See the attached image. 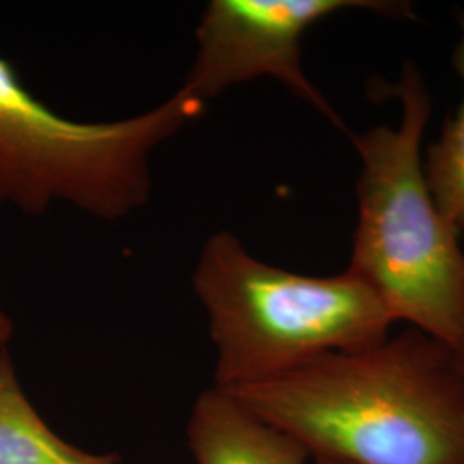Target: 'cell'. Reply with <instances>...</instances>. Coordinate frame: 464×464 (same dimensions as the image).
Masks as SVG:
<instances>
[{"instance_id":"cell-3","label":"cell","mask_w":464,"mask_h":464,"mask_svg":"<svg viewBox=\"0 0 464 464\" xmlns=\"http://www.w3.org/2000/svg\"><path fill=\"white\" fill-rule=\"evenodd\" d=\"M193 289L216 348V387L268 381L329 353L385 341L396 324L358 274L316 277L270 266L232 232L199 251Z\"/></svg>"},{"instance_id":"cell-4","label":"cell","mask_w":464,"mask_h":464,"mask_svg":"<svg viewBox=\"0 0 464 464\" xmlns=\"http://www.w3.org/2000/svg\"><path fill=\"white\" fill-rule=\"evenodd\" d=\"M207 107L176 92L143 114L86 122L61 116L0 57V208L42 216L66 203L100 220L150 199L151 155Z\"/></svg>"},{"instance_id":"cell-7","label":"cell","mask_w":464,"mask_h":464,"mask_svg":"<svg viewBox=\"0 0 464 464\" xmlns=\"http://www.w3.org/2000/svg\"><path fill=\"white\" fill-rule=\"evenodd\" d=\"M0 464H126L61 439L26 396L9 349L0 351Z\"/></svg>"},{"instance_id":"cell-5","label":"cell","mask_w":464,"mask_h":464,"mask_svg":"<svg viewBox=\"0 0 464 464\" xmlns=\"http://www.w3.org/2000/svg\"><path fill=\"white\" fill-rule=\"evenodd\" d=\"M366 11L413 19V5L399 0H210L195 30V57L178 90L207 107L237 84L274 78L334 126L346 131L329 100L303 67V36L325 17Z\"/></svg>"},{"instance_id":"cell-2","label":"cell","mask_w":464,"mask_h":464,"mask_svg":"<svg viewBox=\"0 0 464 464\" xmlns=\"http://www.w3.org/2000/svg\"><path fill=\"white\" fill-rule=\"evenodd\" d=\"M383 93L401 102L396 128L351 134L362 159L358 224L348 268L406 322L464 358V251L459 229L431 197L421 138L431 97L421 72L406 63Z\"/></svg>"},{"instance_id":"cell-1","label":"cell","mask_w":464,"mask_h":464,"mask_svg":"<svg viewBox=\"0 0 464 464\" xmlns=\"http://www.w3.org/2000/svg\"><path fill=\"white\" fill-rule=\"evenodd\" d=\"M224 391L315 461L464 464V358L411 327Z\"/></svg>"},{"instance_id":"cell-9","label":"cell","mask_w":464,"mask_h":464,"mask_svg":"<svg viewBox=\"0 0 464 464\" xmlns=\"http://www.w3.org/2000/svg\"><path fill=\"white\" fill-rule=\"evenodd\" d=\"M13 331H14L13 320L5 315V312L0 308V351L7 348V344L13 337Z\"/></svg>"},{"instance_id":"cell-10","label":"cell","mask_w":464,"mask_h":464,"mask_svg":"<svg viewBox=\"0 0 464 464\" xmlns=\"http://www.w3.org/2000/svg\"><path fill=\"white\" fill-rule=\"evenodd\" d=\"M315 464H339V463H327V461H315Z\"/></svg>"},{"instance_id":"cell-6","label":"cell","mask_w":464,"mask_h":464,"mask_svg":"<svg viewBox=\"0 0 464 464\" xmlns=\"http://www.w3.org/2000/svg\"><path fill=\"white\" fill-rule=\"evenodd\" d=\"M186 435L197 464H308L310 459L298 440L216 385L199 394Z\"/></svg>"},{"instance_id":"cell-8","label":"cell","mask_w":464,"mask_h":464,"mask_svg":"<svg viewBox=\"0 0 464 464\" xmlns=\"http://www.w3.org/2000/svg\"><path fill=\"white\" fill-rule=\"evenodd\" d=\"M459 40L452 53V66L461 83L463 97L440 138L431 143L425 159V178L440 212L461 231L464 229V9L458 16Z\"/></svg>"}]
</instances>
